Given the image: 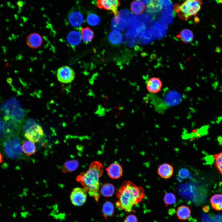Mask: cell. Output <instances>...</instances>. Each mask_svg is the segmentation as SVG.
<instances>
[{
  "label": "cell",
  "instance_id": "obj_14",
  "mask_svg": "<svg viewBox=\"0 0 222 222\" xmlns=\"http://www.w3.org/2000/svg\"><path fill=\"white\" fill-rule=\"evenodd\" d=\"M127 24L125 20L120 15L115 16L112 20L111 28L113 30L121 31L126 26Z\"/></svg>",
  "mask_w": 222,
  "mask_h": 222
},
{
  "label": "cell",
  "instance_id": "obj_22",
  "mask_svg": "<svg viewBox=\"0 0 222 222\" xmlns=\"http://www.w3.org/2000/svg\"><path fill=\"white\" fill-rule=\"evenodd\" d=\"M22 149L23 152L28 156L34 154L36 151V148L34 143L29 140L23 143Z\"/></svg>",
  "mask_w": 222,
  "mask_h": 222
},
{
  "label": "cell",
  "instance_id": "obj_29",
  "mask_svg": "<svg viewBox=\"0 0 222 222\" xmlns=\"http://www.w3.org/2000/svg\"><path fill=\"white\" fill-rule=\"evenodd\" d=\"M87 21L88 23L90 25L95 26L99 24L101 22V19L97 15L92 13L87 16Z\"/></svg>",
  "mask_w": 222,
  "mask_h": 222
},
{
  "label": "cell",
  "instance_id": "obj_28",
  "mask_svg": "<svg viewBox=\"0 0 222 222\" xmlns=\"http://www.w3.org/2000/svg\"><path fill=\"white\" fill-rule=\"evenodd\" d=\"M213 164L219 173L222 175V151L212 155Z\"/></svg>",
  "mask_w": 222,
  "mask_h": 222
},
{
  "label": "cell",
  "instance_id": "obj_13",
  "mask_svg": "<svg viewBox=\"0 0 222 222\" xmlns=\"http://www.w3.org/2000/svg\"><path fill=\"white\" fill-rule=\"evenodd\" d=\"M158 174L160 177L165 179L171 177L173 175L174 169L171 164L164 163L161 165L158 168Z\"/></svg>",
  "mask_w": 222,
  "mask_h": 222
},
{
  "label": "cell",
  "instance_id": "obj_32",
  "mask_svg": "<svg viewBox=\"0 0 222 222\" xmlns=\"http://www.w3.org/2000/svg\"><path fill=\"white\" fill-rule=\"evenodd\" d=\"M124 222H138L137 217L134 215H130L128 216Z\"/></svg>",
  "mask_w": 222,
  "mask_h": 222
},
{
  "label": "cell",
  "instance_id": "obj_11",
  "mask_svg": "<svg viewBox=\"0 0 222 222\" xmlns=\"http://www.w3.org/2000/svg\"><path fill=\"white\" fill-rule=\"evenodd\" d=\"M106 170L109 177L112 179H118L122 175V167L118 162H116L111 164L106 168Z\"/></svg>",
  "mask_w": 222,
  "mask_h": 222
},
{
  "label": "cell",
  "instance_id": "obj_17",
  "mask_svg": "<svg viewBox=\"0 0 222 222\" xmlns=\"http://www.w3.org/2000/svg\"><path fill=\"white\" fill-rule=\"evenodd\" d=\"M145 9L146 5L144 2L141 1L135 0L131 4V10L134 14H141L144 12Z\"/></svg>",
  "mask_w": 222,
  "mask_h": 222
},
{
  "label": "cell",
  "instance_id": "obj_2",
  "mask_svg": "<svg viewBox=\"0 0 222 222\" xmlns=\"http://www.w3.org/2000/svg\"><path fill=\"white\" fill-rule=\"evenodd\" d=\"M103 172V166L98 161H94L90 164L86 172H82L76 178L77 181L83 186L88 193L98 202L100 196V178Z\"/></svg>",
  "mask_w": 222,
  "mask_h": 222
},
{
  "label": "cell",
  "instance_id": "obj_12",
  "mask_svg": "<svg viewBox=\"0 0 222 222\" xmlns=\"http://www.w3.org/2000/svg\"><path fill=\"white\" fill-rule=\"evenodd\" d=\"M26 42L29 47L33 49L36 48L41 45L42 39L39 34L33 33L29 34L27 36Z\"/></svg>",
  "mask_w": 222,
  "mask_h": 222
},
{
  "label": "cell",
  "instance_id": "obj_21",
  "mask_svg": "<svg viewBox=\"0 0 222 222\" xmlns=\"http://www.w3.org/2000/svg\"><path fill=\"white\" fill-rule=\"evenodd\" d=\"M80 30L81 38L84 42L87 44L91 42L94 36L93 31L88 27L81 28Z\"/></svg>",
  "mask_w": 222,
  "mask_h": 222
},
{
  "label": "cell",
  "instance_id": "obj_27",
  "mask_svg": "<svg viewBox=\"0 0 222 222\" xmlns=\"http://www.w3.org/2000/svg\"><path fill=\"white\" fill-rule=\"evenodd\" d=\"M161 6L158 0H152L146 6V11L150 13H154L160 10Z\"/></svg>",
  "mask_w": 222,
  "mask_h": 222
},
{
  "label": "cell",
  "instance_id": "obj_25",
  "mask_svg": "<svg viewBox=\"0 0 222 222\" xmlns=\"http://www.w3.org/2000/svg\"><path fill=\"white\" fill-rule=\"evenodd\" d=\"M179 96L178 93L175 92H171L166 95L164 98L165 100L164 101V102L165 101V104L167 107L175 105L179 102V99H178V97H179L178 96Z\"/></svg>",
  "mask_w": 222,
  "mask_h": 222
},
{
  "label": "cell",
  "instance_id": "obj_15",
  "mask_svg": "<svg viewBox=\"0 0 222 222\" xmlns=\"http://www.w3.org/2000/svg\"><path fill=\"white\" fill-rule=\"evenodd\" d=\"M81 38V35L79 32L73 31L68 33L67 36V40L69 44L75 46L80 43Z\"/></svg>",
  "mask_w": 222,
  "mask_h": 222
},
{
  "label": "cell",
  "instance_id": "obj_6",
  "mask_svg": "<svg viewBox=\"0 0 222 222\" xmlns=\"http://www.w3.org/2000/svg\"><path fill=\"white\" fill-rule=\"evenodd\" d=\"M75 74L74 70L70 67L64 65L60 67L57 70V77L58 80L62 83H68L74 79Z\"/></svg>",
  "mask_w": 222,
  "mask_h": 222
},
{
  "label": "cell",
  "instance_id": "obj_7",
  "mask_svg": "<svg viewBox=\"0 0 222 222\" xmlns=\"http://www.w3.org/2000/svg\"><path fill=\"white\" fill-rule=\"evenodd\" d=\"M87 194L84 188L78 187L74 188L70 195L72 203L76 206H82L86 201Z\"/></svg>",
  "mask_w": 222,
  "mask_h": 222
},
{
  "label": "cell",
  "instance_id": "obj_23",
  "mask_svg": "<svg viewBox=\"0 0 222 222\" xmlns=\"http://www.w3.org/2000/svg\"><path fill=\"white\" fill-rule=\"evenodd\" d=\"M78 166L79 162L77 160L75 159L68 160L64 163L62 171L63 173L72 172L76 170Z\"/></svg>",
  "mask_w": 222,
  "mask_h": 222
},
{
  "label": "cell",
  "instance_id": "obj_20",
  "mask_svg": "<svg viewBox=\"0 0 222 222\" xmlns=\"http://www.w3.org/2000/svg\"><path fill=\"white\" fill-rule=\"evenodd\" d=\"M212 207L215 210H222V194H216L213 195L210 199Z\"/></svg>",
  "mask_w": 222,
  "mask_h": 222
},
{
  "label": "cell",
  "instance_id": "obj_30",
  "mask_svg": "<svg viewBox=\"0 0 222 222\" xmlns=\"http://www.w3.org/2000/svg\"><path fill=\"white\" fill-rule=\"evenodd\" d=\"M163 202L166 207L175 203L176 198L175 195L171 192L165 193L163 199Z\"/></svg>",
  "mask_w": 222,
  "mask_h": 222
},
{
  "label": "cell",
  "instance_id": "obj_3",
  "mask_svg": "<svg viewBox=\"0 0 222 222\" xmlns=\"http://www.w3.org/2000/svg\"><path fill=\"white\" fill-rule=\"evenodd\" d=\"M203 3V0H182L175 3L173 9L181 19L187 21L198 14Z\"/></svg>",
  "mask_w": 222,
  "mask_h": 222
},
{
  "label": "cell",
  "instance_id": "obj_16",
  "mask_svg": "<svg viewBox=\"0 0 222 222\" xmlns=\"http://www.w3.org/2000/svg\"><path fill=\"white\" fill-rule=\"evenodd\" d=\"M191 213V210L188 206L183 205L177 208L176 216L179 220H186L190 217Z\"/></svg>",
  "mask_w": 222,
  "mask_h": 222
},
{
  "label": "cell",
  "instance_id": "obj_33",
  "mask_svg": "<svg viewBox=\"0 0 222 222\" xmlns=\"http://www.w3.org/2000/svg\"><path fill=\"white\" fill-rule=\"evenodd\" d=\"M2 155L0 153V163L2 162Z\"/></svg>",
  "mask_w": 222,
  "mask_h": 222
},
{
  "label": "cell",
  "instance_id": "obj_10",
  "mask_svg": "<svg viewBox=\"0 0 222 222\" xmlns=\"http://www.w3.org/2000/svg\"><path fill=\"white\" fill-rule=\"evenodd\" d=\"M68 18L71 25L74 27L80 26L84 22V17L81 13L75 9L70 10L68 14Z\"/></svg>",
  "mask_w": 222,
  "mask_h": 222
},
{
  "label": "cell",
  "instance_id": "obj_4",
  "mask_svg": "<svg viewBox=\"0 0 222 222\" xmlns=\"http://www.w3.org/2000/svg\"><path fill=\"white\" fill-rule=\"evenodd\" d=\"M24 131L25 137L33 142H39L44 135L41 126L32 119H29L26 121Z\"/></svg>",
  "mask_w": 222,
  "mask_h": 222
},
{
  "label": "cell",
  "instance_id": "obj_31",
  "mask_svg": "<svg viewBox=\"0 0 222 222\" xmlns=\"http://www.w3.org/2000/svg\"><path fill=\"white\" fill-rule=\"evenodd\" d=\"M179 175L180 178L183 179L190 177V174L189 171L186 168L181 169L179 171Z\"/></svg>",
  "mask_w": 222,
  "mask_h": 222
},
{
  "label": "cell",
  "instance_id": "obj_8",
  "mask_svg": "<svg viewBox=\"0 0 222 222\" xmlns=\"http://www.w3.org/2000/svg\"><path fill=\"white\" fill-rule=\"evenodd\" d=\"M97 7L110 11L115 16L119 15L118 8L120 5L119 0H96Z\"/></svg>",
  "mask_w": 222,
  "mask_h": 222
},
{
  "label": "cell",
  "instance_id": "obj_5",
  "mask_svg": "<svg viewBox=\"0 0 222 222\" xmlns=\"http://www.w3.org/2000/svg\"><path fill=\"white\" fill-rule=\"evenodd\" d=\"M2 109L5 114L15 120H21L24 116L23 109L14 99H10L6 102L2 106Z\"/></svg>",
  "mask_w": 222,
  "mask_h": 222
},
{
  "label": "cell",
  "instance_id": "obj_24",
  "mask_svg": "<svg viewBox=\"0 0 222 222\" xmlns=\"http://www.w3.org/2000/svg\"><path fill=\"white\" fill-rule=\"evenodd\" d=\"M109 39L112 44L118 45L122 42L123 37L122 34L119 31L113 30L109 33Z\"/></svg>",
  "mask_w": 222,
  "mask_h": 222
},
{
  "label": "cell",
  "instance_id": "obj_1",
  "mask_svg": "<svg viewBox=\"0 0 222 222\" xmlns=\"http://www.w3.org/2000/svg\"><path fill=\"white\" fill-rule=\"evenodd\" d=\"M116 195L118 200L116 202L117 207L128 213L133 212L134 206L141 202L146 196L142 187L129 180L122 183Z\"/></svg>",
  "mask_w": 222,
  "mask_h": 222
},
{
  "label": "cell",
  "instance_id": "obj_9",
  "mask_svg": "<svg viewBox=\"0 0 222 222\" xmlns=\"http://www.w3.org/2000/svg\"><path fill=\"white\" fill-rule=\"evenodd\" d=\"M146 86L147 90L150 94H155L161 91L162 83L160 78L153 77L148 80Z\"/></svg>",
  "mask_w": 222,
  "mask_h": 222
},
{
  "label": "cell",
  "instance_id": "obj_26",
  "mask_svg": "<svg viewBox=\"0 0 222 222\" xmlns=\"http://www.w3.org/2000/svg\"><path fill=\"white\" fill-rule=\"evenodd\" d=\"M115 188L112 184L107 183L101 187L100 192L104 197H108L112 196L115 192Z\"/></svg>",
  "mask_w": 222,
  "mask_h": 222
},
{
  "label": "cell",
  "instance_id": "obj_19",
  "mask_svg": "<svg viewBox=\"0 0 222 222\" xmlns=\"http://www.w3.org/2000/svg\"><path fill=\"white\" fill-rule=\"evenodd\" d=\"M178 37L181 40L185 43L191 42L193 39L194 36L192 31L186 28L181 31Z\"/></svg>",
  "mask_w": 222,
  "mask_h": 222
},
{
  "label": "cell",
  "instance_id": "obj_18",
  "mask_svg": "<svg viewBox=\"0 0 222 222\" xmlns=\"http://www.w3.org/2000/svg\"><path fill=\"white\" fill-rule=\"evenodd\" d=\"M102 212L104 217L107 220L109 217H110L114 214V206L113 204L109 201H106L104 204Z\"/></svg>",
  "mask_w": 222,
  "mask_h": 222
}]
</instances>
